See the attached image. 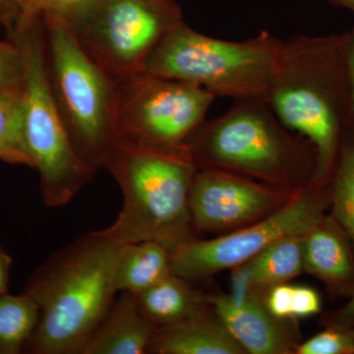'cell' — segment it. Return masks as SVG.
<instances>
[{"label": "cell", "instance_id": "obj_15", "mask_svg": "<svg viewBox=\"0 0 354 354\" xmlns=\"http://www.w3.org/2000/svg\"><path fill=\"white\" fill-rule=\"evenodd\" d=\"M148 353L158 354H243L216 314L203 312L183 322L157 328Z\"/></svg>", "mask_w": 354, "mask_h": 354}, {"label": "cell", "instance_id": "obj_22", "mask_svg": "<svg viewBox=\"0 0 354 354\" xmlns=\"http://www.w3.org/2000/svg\"><path fill=\"white\" fill-rule=\"evenodd\" d=\"M99 2L100 0H18L17 18L55 19L70 26L90 13Z\"/></svg>", "mask_w": 354, "mask_h": 354}, {"label": "cell", "instance_id": "obj_24", "mask_svg": "<svg viewBox=\"0 0 354 354\" xmlns=\"http://www.w3.org/2000/svg\"><path fill=\"white\" fill-rule=\"evenodd\" d=\"M24 59L17 44L0 39V93L23 88Z\"/></svg>", "mask_w": 354, "mask_h": 354}, {"label": "cell", "instance_id": "obj_8", "mask_svg": "<svg viewBox=\"0 0 354 354\" xmlns=\"http://www.w3.org/2000/svg\"><path fill=\"white\" fill-rule=\"evenodd\" d=\"M180 22L174 0H100L68 27L88 57L121 81L144 72L158 44Z\"/></svg>", "mask_w": 354, "mask_h": 354}, {"label": "cell", "instance_id": "obj_18", "mask_svg": "<svg viewBox=\"0 0 354 354\" xmlns=\"http://www.w3.org/2000/svg\"><path fill=\"white\" fill-rule=\"evenodd\" d=\"M171 272V250L158 241L125 244L115 272L118 291L137 295L162 281Z\"/></svg>", "mask_w": 354, "mask_h": 354}, {"label": "cell", "instance_id": "obj_3", "mask_svg": "<svg viewBox=\"0 0 354 354\" xmlns=\"http://www.w3.org/2000/svg\"><path fill=\"white\" fill-rule=\"evenodd\" d=\"M263 100L234 102L187 142L198 169H220L286 190L311 186L316 155Z\"/></svg>", "mask_w": 354, "mask_h": 354}, {"label": "cell", "instance_id": "obj_21", "mask_svg": "<svg viewBox=\"0 0 354 354\" xmlns=\"http://www.w3.org/2000/svg\"><path fill=\"white\" fill-rule=\"evenodd\" d=\"M330 203L333 218L354 247V143L342 149L333 179Z\"/></svg>", "mask_w": 354, "mask_h": 354}, {"label": "cell", "instance_id": "obj_17", "mask_svg": "<svg viewBox=\"0 0 354 354\" xmlns=\"http://www.w3.org/2000/svg\"><path fill=\"white\" fill-rule=\"evenodd\" d=\"M144 315L156 328L167 327L199 315L209 304L186 283L169 274L150 288L135 295Z\"/></svg>", "mask_w": 354, "mask_h": 354}, {"label": "cell", "instance_id": "obj_7", "mask_svg": "<svg viewBox=\"0 0 354 354\" xmlns=\"http://www.w3.org/2000/svg\"><path fill=\"white\" fill-rule=\"evenodd\" d=\"M43 21L51 92L69 138L88 167L104 169L115 137L118 81L88 57L68 25Z\"/></svg>", "mask_w": 354, "mask_h": 354}, {"label": "cell", "instance_id": "obj_13", "mask_svg": "<svg viewBox=\"0 0 354 354\" xmlns=\"http://www.w3.org/2000/svg\"><path fill=\"white\" fill-rule=\"evenodd\" d=\"M349 242L334 218L326 216L304 235V271L335 295H351L354 288V256Z\"/></svg>", "mask_w": 354, "mask_h": 354}, {"label": "cell", "instance_id": "obj_1", "mask_svg": "<svg viewBox=\"0 0 354 354\" xmlns=\"http://www.w3.org/2000/svg\"><path fill=\"white\" fill-rule=\"evenodd\" d=\"M125 244L88 232L39 266L23 292L38 304L26 353L82 354L115 300V272Z\"/></svg>", "mask_w": 354, "mask_h": 354}, {"label": "cell", "instance_id": "obj_27", "mask_svg": "<svg viewBox=\"0 0 354 354\" xmlns=\"http://www.w3.org/2000/svg\"><path fill=\"white\" fill-rule=\"evenodd\" d=\"M326 327L342 330L354 329V288L351 293V299L342 308L330 313L324 320Z\"/></svg>", "mask_w": 354, "mask_h": 354}, {"label": "cell", "instance_id": "obj_2", "mask_svg": "<svg viewBox=\"0 0 354 354\" xmlns=\"http://www.w3.org/2000/svg\"><path fill=\"white\" fill-rule=\"evenodd\" d=\"M104 169L123 195L120 215L104 230L114 241H158L171 251L194 239L189 191L198 169L187 145H155L115 135Z\"/></svg>", "mask_w": 354, "mask_h": 354}, {"label": "cell", "instance_id": "obj_28", "mask_svg": "<svg viewBox=\"0 0 354 354\" xmlns=\"http://www.w3.org/2000/svg\"><path fill=\"white\" fill-rule=\"evenodd\" d=\"M18 0H0V28L10 27L18 16Z\"/></svg>", "mask_w": 354, "mask_h": 354}, {"label": "cell", "instance_id": "obj_12", "mask_svg": "<svg viewBox=\"0 0 354 354\" xmlns=\"http://www.w3.org/2000/svg\"><path fill=\"white\" fill-rule=\"evenodd\" d=\"M207 300L246 353H295L298 339L288 320L272 316L258 295L232 292Z\"/></svg>", "mask_w": 354, "mask_h": 354}, {"label": "cell", "instance_id": "obj_16", "mask_svg": "<svg viewBox=\"0 0 354 354\" xmlns=\"http://www.w3.org/2000/svg\"><path fill=\"white\" fill-rule=\"evenodd\" d=\"M304 234L290 235L271 244L249 260L235 268V293H253L262 297L272 286L288 283L304 271Z\"/></svg>", "mask_w": 354, "mask_h": 354}, {"label": "cell", "instance_id": "obj_32", "mask_svg": "<svg viewBox=\"0 0 354 354\" xmlns=\"http://www.w3.org/2000/svg\"><path fill=\"white\" fill-rule=\"evenodd\" d=\"M349 332H351V335H353V339L354 341V329L349 330Z\"/></svg>", "mask_w": 354, "mask_h": 354}, {"label": "cell", "instance_id": "obj_20", "mask_svg": "<svg viewBox=\"0 0 354 354\" xmlns=\"http://www.w3.org/2000/svg\"><path fill=\"white\" fill-rule=\"evenodd\" d=\"M38 304L29 295H0V354L25 353L39 322Z\"/></svg>", "mask_w": 354, "mask_h": 354}, {"label": "cell", "instance_id": "obj_5", "mask_svg": "<svg viewBox=\"0 0 354 354\" xmlns=\"http://www.w3.org/2000/svg\"><path fill=\"white\" fill-rule=\"evenodd\" d=\"M342 46L304 36L283 41L266 99L281 122L315 150V187L327 179L337 153L339 109L330 73Z\"/></svg>", "mask_w": 354, "mask_h": 354}, {"label": "cell", "instance_id": "obj_25", "mask_svg": "<svg viewBox=\"0 0 354 354\" xmlns=\"http://www.w3.org/2000/svg\"><path fill=\"white\" fill-rule=\"evenodd\" d=\"M293 288L288 283L272 286L266 291L262 301L266 308L279 320H290L292 317Z\"/></svg>", "mask_w": 354, "mask_h": 354}, {"label": "cell", "instance_id": "obj_26", "mask_svg": "<svg viewBox=\"0 0 354 354\" xmlns=\"http://www.w3.org/2000/svg\"><path fill=\"white\" fill-rule=\"evenodd\" d=\"M321 311V298L319 293L308 286L293 288L292 317L306 318L316 315Z\"/></svg>", "mask_w": 354, "mask_h": 354}, {"label": "cell", "instance_id": "obj_31", "mask_svg": "<svg viewBox=\"0 0 354 354\" xmlns=\"http://www.w3.org/2000/svg\"><path fill=\"white\" fill-rule=\"evenodd\" d=\"M334 1L337 2V3L341 4L342 6L346 7V8L351 9L354 12V0H334Z\"/></svg>", "mask_w": 354, "mask_h": 354}, {"label": "cell", "instance_id": "obj_10", "mask_svg": "<svg viewBox=\"0 0 354 354\" xmlns=\"http://www.w3.org/2000/svg\"><path fill=\"white\" fill-rule=\"evenodd\" d=\"M328 198L319 187L308 186L272 215L257 223L209 241L191 239L171 251V272L185 279H201L227 269H235L274 242L304 234L325 215Z\"/></svg>", "mask_w": 354, "mask_h": 354}, {"label": "cell", "instance_id": "obj_4", "mask_svg": "<svg viewBox=\"0 0 354 354\" xmlns=\"http://www.w3.org/2000/svg\"><path fill=\"white\" fill-rule=\"evenodd\" d=\"M281 44L267 31L242 41L211 38L183 21L158 44L144 72L194 84L234 102L266 101Z\"/></svg>", "mask_w": 354, "mask_h": 354}, {"label": "cell", "instance_id": "obj_30", "mask_svg": "<svg viewBox=\"0 0 354 354\" xmlns=\"http://www.w3.org/2000/svg\"><path fill=\"white\" fill-rule=\"evenodd\" d=\"M346 62L351 88V106L354 113V34L346 43Z\"/></svg>", "mask_w": 354, "mask_h": 354}, {"label": "cell", "instance_id": "obj_19", "mask_svg": "<svg viewBox=\"0 0 354 354\" xmlns=\"http://www.w3.org/2000/svg\"><path fill=\"white\" fill-rule=\"evenodd\" d=\"M0 160L35 169L28 146L23 88L0 93Z\"/></svg>", "mask_w": 354, "mask_h": 354}, {"label": "cell", "instance_id": "obj_6", "mask_svg": "<svg viewBox=\"0 0 354 354\" xmlns=\"http://www.w3.org/2000/svg\"><path fill=\"white\" fill-rule=\"evenodd\" d=\"M8 30L24 59L27 141L41 178V197L50 208L64 206L97 171L77 153L53 99L43 19H16Z\"/></svg>", "mask_w": 354, "mask_h": 354}, {"label": "cell", "instance_id": "obj_23", "mask_svg": "<svg viewBox=\"0 0 354 354\" xmlns=\"http://www.w3.org/2000/svg\"><path fill=\"white\" fill-rule=\"evenodd\" d=\"M297 354H354L353 335L348 330L327 327L302 344H298Z\"/></svg>", "mask_w": 354, "mask_h": 354}, {"label": "cell", "instance_id": "obj_14", "mask_svg": "<svg viewBox=\"0 0 354 354\" xmlns=\"http://www.w3.org/2000/svg\"><path fill=\"white\" fill-rule=\"evenodd\" d=\"M120 292L91 335L82 354L148 353L157 328L144 315L135 295Z\"/></svg>", "mask_w": 354, "mask_h": 354}, {"label": "cell", "instance_id": "obj_29", "mask_svg": "<svg viewBox=\"0 0 354 354\" xmlns=\"http://www.w3.org/2000/svg\"><path fill=\"white\" fill-rule=\"evenodd\" d=\"M12 258L0 247V295L8 292Z\"/></svg>", "mask_w": 354, "mask_h": 354}, {"label": "cell", "instance_id": "obj_11", "mask_svg": "<svg viewBox=\"0 0 354 354\" xmlns=\"http://www.w3.org/2000/svg\"><path fill=\"white\" fill-rule=\"evenodd\" d=\"M297 191L220 169H197L189 191L191 218L198 230L234 232L272 215Z\"/></svg>", "mask_w": 354, "mask_h": 354}, {"label": "cell", "instance_id": "obj_9", "mask_svg": "<svg viewBox=\"0 0 354 354\" xmlns=\"http://www.w3.org/2000/svg\"><path fill=\"white\" fill-rule=\"evenodd\" d=\"M216 97L194 84L145 72L118 81L115 135L155 145H187Z\"/></svg>", "mask_w": 354, "mask_h": 354}]
</instances>
